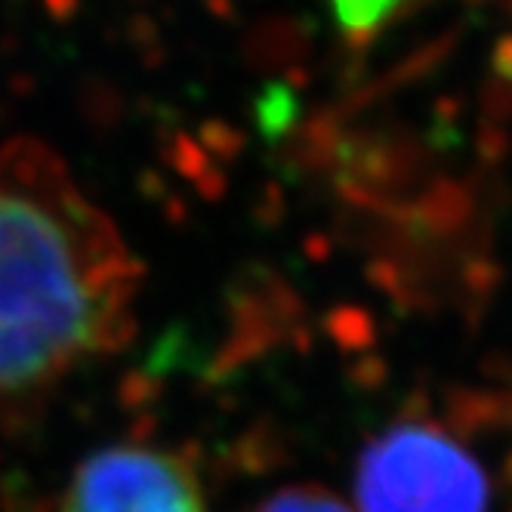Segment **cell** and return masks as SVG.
Here are the masks:
<instances>
[{"label":"cell","mask_w":512,"mask_h":512,"mask_svg":"<svg viewBox=\"0 0 512 512\" xmlns=\"http://www.w3.org/2000/svg\"><path fill=\"white\" fill-rule=\"evenodd\" d=\"M253 512H352V509L318 488H284L275 497L263 500Z\"/></svg>","instance_id":"5b68a950"},{"label":"cell","mask_w":512,"mask_h":512,"mask_svg":"<svg viewBox=\"0 0 512 512\" xmlns=\"http://www.w3.org/2000/svg\"><path fill=\"white\" fill-rule=\"evenodd\" d=\"M401 0H334V13L343 31L352 34H368L380 28Z\"/></svg>","instance_id":"277c9868"},{"label":"cell","mask_w":512,"mask_h":512,"mask_svg":"<svg viewBox=\"0 0 512 512\" xmlns=\"http://www.w3.org/2000/svg\"><path fill=\"white\" fill-rule=\"evenodd\" d=\"M361 512H488L475 457L432 426L383 432L358 463Z\"/></svg>","instance_id":"7a4b0ae2"},{"label":"cell","mask_w":512,"mask_h":512,"mask_svg":"<svg viewBox=\"0 0 512 512\" xmlns=\"http://www.w3.org/2000/svg\"><path fill=\"white\" fill-rule=\"evenodd\" d=\"M59 512H207L195 466L167 448L112 445L90 454Z\"/></svg>","instance_id":"3957f363"},{"label":"cell","mask_w":512,"mask_h":512,"mask_svg":"<svg viewBox=\"0 0 512 512\" xmlns=\"http://www.w3.org/2000/svg\"><path fill=\"white\" fill-rule=\"evenodd\" d=\"M139 281L130 244L50 145L0 142V395L124 346Z\"/></svg>","instance_id":"6da1fadb"}]
</instances>
